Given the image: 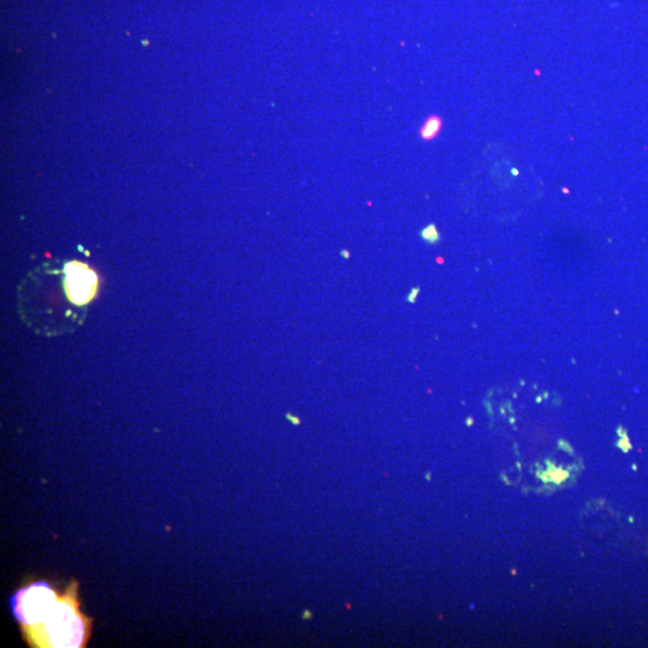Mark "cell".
<instances>
[{
	"instance_id": "1",
	"label": "cell",
	"mask_w": 648,
	"mask_h": 648,
	"mask_svg": "<svg viewBox=\"0 0 648 648\" xmlns=\"http://www.w3.org/2000/svg\"><path fill=\"white\" fill-rule=\"evenodd\" d=\"M80 585L71 580L44 621L23 630V640L34 648H84L92 637V619L81 610Z\"/></svg>"
},
{
	"instance_id": "2",
	"label": "cell",
	"mask_w": 648,
	"mask_h": 648,
	"mask_svg": "<svg viewBox=\"0 0 648 648\" xmlns=\"http://www.w3.org/2000/svg\"><path fill=\"white\" fill-rule=\"evenodd\" d=\"M62 593L48 580H31L16 590L10 598V608L21 632L40 625Z\"/></svg>"
},
{
	"instance_id": "3",
	"label": "cell",
	"mask_w": 648,
	"mask_h": 648,
	"mask_svg": "<svg viewBox=\"0 0 648 648\" xmlns=\"http://www.w3.org/2000/svg\"><path fill=\"white\" fill-rule=\"evenodd\" d=\"M63 291L67 301L78 308L88 305L99 290L98 274L85 263L67 262L63 269Z\"/></svg>"
},
{
	"instance_id": "4",
	"label": "cell",
	"mask_w": 648,
	"mask_h": 648,
	"mask_svg": "<svg viewBox=\"0 0 648 648\" xmlns=\"http://www.w3.org/2000/svg\"><path fill=\"white\" fill-rule=\"evenodd\" d=\"M443 127V120L439 116L427 117L425 122L419 129V136L423 141H433L441 134Z\"/></svg>"
},
{
	"instance_id": "5",
	"label": "cell",
	"mask_w": 648,
	"mask_h": 648,
	"mask_svg": "<svg viewBox=\"0 0 648 648\" xmlns=\"http://www.w3.org/2000/svg\"><path fill=\"white\" fill-rule=\"evenodd\" d=\"M422 238L427 243H436L440 240V233L435 225H430L422 231Z\"/></svg>"
},
{
	"instance_id": "6",
	"label": "cell",
	"mask_w": 648,
	"mask_h": 648,
	"mask_svg": "<svg viewBox=\"0 0 648 648\" xmlns=\"http://www.w3.org/2000/svg\"><path fill=\"white\" fill-rule=\"evenodd\" d=\"M419 291H420L419 288H413V290L411 292H409V293L407 295V302H415L416 295H418V293H419Z\"/></svg>"
},
{
	"instance_id": "7",
	"label": "cell",
	"mask_w": 648,
	"mask_h": 648,
	"mask_svg": "<svg viewBox=\"0 0 648 648\" xmlns=\"http://www.w3.org/2000/svg\"><path fill=\"white\" fill-rule=\"evenodd\" d=\"M340 255L343 256V258H345V259L351 258V252L346 250V249H344V250H341Z\"/></svg>"
},
{
	"instance_id": "8",
	"label": "cell",
	"mask_w": 648,
	"mask_h": 648,
	"mask_svg": "<svg viewBox=\"0 0 648 648\" xmlns=\"http://www.w3.org/2000/svg\"><path fill=\"white\" fill-rule=\"evenodd\" d=\"M287 418H288V419H291V422H292V423L297 424V425H298V424H299L298 418H295V416H291L290 415H287Z\"/></svg>"
},
{
	"instance_id": "9",
	"label": "cell",
	"mask_w": 648,
	"mask_h": 648,
	"mask_svg": "<svg viewBox=\"0 0 648 648\" xmlns=\"http://www.w3.org/2000/svg\"><path fill=\"white\" fill-rule=\"evenodd\" d=\"M512 174H515V176H516V174H519V171H516V170H512Z\"/></svg>"
}]
</instances>
